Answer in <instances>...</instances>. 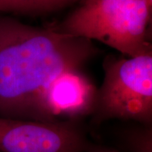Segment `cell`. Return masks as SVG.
I'll use <instances>...</instances> for the list:
<instances>
[{
  "label": "cell",
  "instance_id": "obj_3",
  "mask_svg": "<svg viewBox=\"0 0 152 152\" xmlns=\"http://www.w3.org/2000/svg\"><path fill=\"white\" fill-rule=\"evenodd\" d=\"M102 68L103 82L92 115L95 122L118 119L151 126L152 55L108 54Z\"/></svg>",
  "mask_w": 152,
  "mask_h": 152
},
{
  "label": "cell",
  "instance_id": "obj_2",
  "mask_svg": "<svg viewBox=\"0 0 152 152\" xmlns=\"http://www.w3.org/2000/svg\"><path fill=\"white\" fill-rule=\"evenodd\" d=\"M151 23L152 0H95L79 4L54 28L137 57L152 55Z\"/></svg>",
  "mask_w": 152,
  "mask_h": 152
},
{
  "label": "cell",
  "instance_id": "obj_4",
  "mask_svg": "<svg viewBox=\"0 0 152 152\" xmlns=\"http://www.w3.org/2000/svg\"><path fill=\"white\" fill-rule=\"evenodd\" d=\"M85 141L71 121H29L0 117V151L81 152Z\"/></svg>",
  "mask_w": 152,
  "mask_h": 152
},
{
  "label": "cell",
  "instance_id": "obj_7",
  "mask_svg": "<svg viewBox=\"0 0 152 152\" xmlns=\"http://www.w3.org/2000/svg\"><path fill=\"white\" fill-rule=\"evenodd\" d=\"M151 130V126H147L130 135V143L134 152H152Z\"/></svg>",
  "mask_w": 152,
  "mask_h": 152
},
{
  "label": "cell",
  "instance_id": "obj_5",
  "mask_svg": "<svg viewBox=\"0 0 152 152\" xmlns=\"http://www.w3.org/2000/svg\"><path fill=\"white\" fill-rule=\"evenodd\" d=\"M97 88L82 69L64 73L52 82L42 103L47 122L71 121L92 115Z\"/></svg>",
  "mask_w": 152,
  "mask_h": 152
},
{
  "label": "cell",
  "instance_id": "obj_6",
  "mask_svg": "<svg viewBox=\"0 0 152 152\" xmlns=\"http://www.w3.org/2000/svg\"><path fill=\"white\" fill-rule=\"evenodd\" d=\"M81 0H0V14L29 18L47 16L69 8Z\"/></svg>",
  "mask_w": 152,
  "mask_h": 152
},
{
  "label": "cell",
  "instance_id": "obj_1",
  "mask_svg": "<svg viewBox=\"0 0 152 152\" xmlns=\"http://www.w3.org/2000/svg\"><path fill=\"white\" fill-rule=\"evenodd\" d=\"M99 54L86 38L0 14V117L45 121L43 99L52 82Z\"/></svg>",
  "mask_w": 152,
  "mask_h": 152
},
{
  "label": "cell",
  "instance_id": "obj_8",
  "mask_svg": "<svg viewBox=\"0 0 152 152\" xmlns=\"http://www.w3.org/2000/svg\"><path fill=\"white\" fill-rule=\"evenodd\" d=\"M95 1V0H81L79 4H89L91 2H93V1Z\"/></svg>",
  "mask_w": 152,
  "mask_h": 152
}]
</instances>
